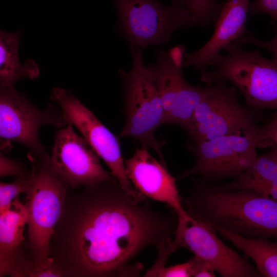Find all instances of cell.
I'll return each instance as SVG.
<instances>
[{
	"mask_svg": "<svg viewBox=\"0 0 277 277\" xmlns=\"http://www.w3.org/2000/svg\"><path fill=\"white\" fill-rule=\"evenodd\" d=\"M27 218V208L18 196L13 200L7 210L0 213L1 277L13 276L21 263L30 258L23 233Z\"/></svg>",
	"mask_w": 277,
	"mask_h": 277,
	"instance_id": "2e32d148",
	"label": "cell"
},
{
	"mask_svg": "<svg viewBox=\"0 0 277 277\" xmlns=\"http://www.w3.org/2000/svg\"><path fill=\"white\" fill-rule=\"evenodd\" d=\"M193 276L192 263L187 262L168 267H165L155 273L153 277H191Z\"/></svg>",
	"mask_w": 277,
	"mask_h": 277,
	"instance_id": "d4e9b609",
	"label": "cell"
},
{
	"mask_svg": "<svg viewBox=\"0 0 277 277\" xmlns=\"http://www.w3.org/2000/svg\"><path fill=\"white\" fill-rule=\"evenodd\" d=\"M69 122L58 130L50 156L55 172L69 188H76L115 178L102 167L98 155Z\"/></svg>",
	"mask_w": 277,
	"mask_h": 277,
	"instance_id": "4fadbf2b",
	"label": "cell"
},
{
	"mask_svg": "<svg viewBox=\"0 0 277 277\" xmlns=\"http://www.w3.org/2000/svg\"><path fill=\"white\" fill-rule=\"evenodd\" d=\"M249 13L268 14L277 23V0H255L250 3Z\"/></svg>",
	"mask_w": 277,
	"mask_h": 277,
	"instance_id": "4316f807",
	"label": "cell"
},
{
	"mask_svg": "<svg viewBox=\"0 0 277 277\" xmlns=\"http://www.w3.org/2000/svg\"><path fill=\"white\" fill-rule=\"evenodd\" d=\"M31 183V173L17 177L12 183H0V213L7 210L20 193L26 194Z\"/></svg>",
	"mask_w": 277,
	"mask_h": 277,
	"instance_id": "44dd1931",
	"label": "cell"
},
{
	"mask_svg": "<svg viewBox=\"0 0 277 277\" xmlns=\"http://www.w3.org/2000/svg\"><path fill=\"white\" fill-rule=\"evenodd\" d=\"M119 26L132 47L164 43L176 30L195 24L188 8L177 2L168 6L157 0H114Z\"/></svg>",
	"mask_w": 277,
	"mask_h": 277,
	"instance_id": "52a82bcc",
	"label": "cell"
},
{
	"mask_svg": "<svg viewBox=\"0 0 277 277\" xmlns=\"http://www.w3.org/2000/svg\"><path fill=\"white\" fill-rule=\"evenodd\" d=\"M21 32L1 31L0 33V86L1 89L13 86L24 78L34 79L39 75L38 67L32 60L22 65L18 54Z\"/></svg>",
	"mask_w": 277,
	"mask_h": 277,
	"instance_id": "e0dca14e",
	"label": "cell"
},
{
	"mask_svg": "<svg viewBox=\"0 0 277 277\" xmlns=\"http://www.w3.org/2000/svg\"><path fill=\"white\" fill-rule=\"evenodd\" d=\"M191 216L248 238L277 239V201L246 190L208 187L196 181L184 199Z\"/></svg>",
	"mask_w": 277,
	"mask_h": 277,
	"instance_id": "7a4b0ae2",
	"label": "cell"
},
{
	"mask_svg": "<svg viewBox=\"0 0 277 277\" xmlns=\"http://www.w3.org/2000/svg\"><path fill=\"white\" fill-rule=\"evenodd\" d=\"M190 259L192 263L193 277L215 276V271L210 263L196 256Z\"/></svg>",
	"mask_w": 277,
	"mask_h": 277,
	"instance_id": "83f0119b",
	"label": "cell"
},
{
	"mask_svg": "<svg viewBox=\"0 0 277 277\" xmlns=\"http://www.w3.org/2000/svg\"><path fill=\"white\" fill-rule=\"evenodd\" d=\"M254 262L261 276L277 277V243L268 238H248L210 225Z\"/></svg>",
	"mask_w": 277,
	"mask_h": 277,
	"instance_id": "ac0fdd59",
	"label": "cell"
},
{
	"mask_svg": "<svg viewBox=\"0 0 277 277\" xmlns=\"http://www.w3.org/2000/svg\"><path fill=\"white\" fill-rule=\"evenodd\" d=\"M262 141L260 147H271L277 152V112L270 121L261 127Z\"/></svg>",
	"mask_w": 277,
	"mask_h": 277,
	"instance_id": "484cf974",
	"label": "cell"
},
{
	"mask_svg": "<svg viewBox=\"0 0 277 277\" xmlns=\"http://www.w3.org/2000/svg\"><path fill=\"white\" fill-rule=\"evenodd\" d=\"M50 98L63 111L67 122L88 141L122 187L131 193H138L128 177L118 138L70 92L55 87Z\"/></svg>",
	"mask_w": 277,
	"mask_h": 277,
	"instance_id": "8fae6325",
	"label": "cell"
},
{
	"mask_svg": "<svg viewBox=\"0 0 277 277\" xmlns=\"http://www.w3.org/2000/svg\"><path fill=\"white\" fill-rule=\"evenodd\" d=\"M42 276H64L53 263L44 266L30 258H27L22 262L13 275V277Z\"/></svg>",
	"mask_w": 277,
	"mask_h": 277,
	"instance_id": "7402d4cb",
	"label": "cell"
},
{
	"mask_svg": "<svg viewBox=\"0 0 277 277\" xmlns=\"http://www.w3.org/2000/svg\"><path fill=\"white\" fill-rule=\"evenodd\" d=\"M124 162L128 177L137 191L147 198L166 204L177 219L190 217L183 207L175 178L166 165L154 159L147 149H136L134 154Z\"/></svg>",
	"mask_w": 277,
	"mask_h": 277,
	"instance_id": "5bb4252c",
	"label": "cell"
},
{
	"mask_svg": "<svg viewBox=\"0 0 277 277\" xmlns=\"http://www.w3.org/2000/svg\"><path fill=\"white\" fill-rule=\"evenodd\" d=\"M250 0H226L214 22V31L199 50L185 52L184 66H191L205 74L221 51L230 43L246 35Z\"/></svg>",
	"mask_w": 277,
	"mask_h": 277,
	"instance_id": "9a60e30c",
	"label": "cell"
},
{
	"mask_svg": "<svg viewBox=\"0 0 277 277\" xmlns=\"http://www.w3.org/2000/svg\"><path fill=\"white\" fill-rule=\"evenodd\" d=\"M191 216V215H190ZM173 244L176 249L185 247L204 260L223 277L261 276L247 257L224 244L208 223L190 216L179 219Z\"/></svg>",
	"mask_w": 277,
	"mask_h": 277,
	"instance_id": "7c38bea8",
	"label": "cell"
},
{
	"mask_svg": "<svg viewBox=\"0 0 277 277\" xmlns=\"http://www.w3.org/2000/svg\"><path fill=\"white\" fill-rule=\"evenodd\" d=\"M232 42L201 76L209 83L222 80L243 94L248 107L256 110L277 109V65L257 50H248Z\"/></svg>",
	"mask_w": 277,
	"mask_h": 277,
	"instance_id": "277c9868",
	"label": "cell"
},
{
	"mask_svg": "<svg viewBox=\"0 0 277 277\" xmlns=\"http://www.w3.org/2000/svg\"><path fill=\"white\" fill-rule=\"evenodd\" d=\"M67 120L61 108L54 103L45 109L32 105L13 86L1 89L0 137L1 149H10V142L19 143L30 151L42 153L45 147L38 136L44 125L64 127Z\"/></svg>",
	"mask_w": 277,
	"mask_h": 277,
	"instance_id": "30bf717a",
	"label": "cell"
},
{
	"mask_svg": "<svg viewBox=\"0 0 277 277\" xmlns=\"http://www.w3.org/2000/svg\"><path fill=\"white\" fill-rule=\"evenodd\" d=\"M132 66L129 72H121L125 107V122L120 137H132L142 147L152 148L165 165L161 152L164 142L156 139L154 131L165 124L160 95L146 66L141 48L131 47Z\"/></svg>",
	"mask_w": 277,
	"mask_h": 277,
	"instance_id": "5b68a950",
	"label": "cell"
},
{
	"mask_svg": "<svg viewBox=\"0 0 277 277\" xmlns=\"http://www.w3.org/2000/svg\"><path fill=\"white\" fill-rule=\"evenodd\" d=\"M277 185V152L271 148L258 156L253 164L234 181L217 187L225 190H246L260 185Z\"/></svg>",
	"mask_w": 277,
	"mask_h": 277,
	"instance_id": "d6986e66",
	"label": "cell"
},
{
	"mask_svg": "<svg viewBox=\"0 0 277 277\" xmlns=\"http://www.w3.org/2000/svg\"><path fill=\"white\" fill-rule=\"evenodd\" d=\"M223 4L216 0H187V7L195 24L205 26L215 22Z\"/></svg>",
	"mask_w": 277,
	"mask_h": 277,
	"instance_id": "ffe728a7",
	"label": "cell"
},
{
	"mask_svg": "<svg viewBox=\"0 0 277 277\" xmlns=\"http://www.w3.org/2000/svg\"><path fill=\"white\" fill-rule=\"evenodd\" d=\"M257 110L243 106L234 86L222 80L207 83L186 131L194 142L240 134L258 126Z\"/></svg>",
	"mask_w": 277,
	"mask_h": 277,
	"instance_id": "8992f818",
	"label": "cell"
},
{
	"mask_svg": "<svg viewBox=\"0 0 277 277\" xmlns=\"http://www.w3.org/2000/svg\"><path fill=\"white\" fill-rule=\"evenodd\" d=\"M262 141L261 127L240 134L222 135L194 142L189 146L196 161L192 167L178 179L195 174L203 181H219L240 176L258 156L256 149Z\"/></svg>",
	"mask_w": 277,
	"mask_h": 277,
	"instance_id": "ba28073f",
	"label": "cell"
},
{
	"mask_svg": "<svg viewBox=\"0 0 277 277\" xmlns=\"http://www.w3.org/2000/svg\"><path fill=\"white\" fill-rule=\"evenodd\" d=\"M185 52L181 45L167 51L159 50L155 63L146 68L160 95L165 124L177 125L187 131L206 86H195L185 80L183 69Z\"/></svg>",
	"mask_w": 277,
	"mask_h": 277,
	"instance_id": "9c48e42d",
	"label": "cell"
},
{
	"mask_svg": "<svg viewBox=\"0 0 277 277\" xmlns=\"http://www.w3.org/2000/svg\"><path fill=\"white\" fill-rule=\"evenodd\" d=\"M27 157L31 165V183L25 194L28 212L25 245L31 259L47 266L53 263L49 258L50 241L69 187L53 170L46 151H30Z\"/></svg>",
	"mask_w": 277,
	"mask_h": 277,
	"instance_id": "3957f363",
	"label": "cell"
},
{
	"mask_svg": "<svg viewBox=\"0 0 277 277\" xmlns=\"http://www.w3.org/2000/svg\"><path fill=\"white\" fill-rule=\"evenodd\" d=\"M172 221L141 193L113 178L68 188L49 244V258L68 277H137L143 250L171 239Z\"/></svg>",
	"mask_w": 277,
	"mask_h": 277,
	"instance_id": "6da1fadb",
	"label": "cell"
},
{
	"mask_svg": "<svg viewBox=\"0 0 277 277\" xmlns=\"http://www.w3.org/2000/svg\"><path fill=\"white\" fill-rule=\"evenodd\" d=\"M234 42L244 46L251 45L266 50L272 54V61L277 65V35L269 41H262L253 36H244Z\"/></svg>",
	"mask_w": 277,
	"mask_h": 277,
	"instance_id": "cb8c5ba5",
	"label": "cell"
},
{
	"mask_svg": "<svg viewBox=\"0 0 277 277\" xmlns=\"http://www.w3.org/2000/svg\"><path fill=\"white\" fill-rule=\"evenodd\" d=\"M28 172L23 164L17 160L9 158L2 152L0 154L1 177L15 176L17 177L28 174Z\"/></svg>",
	"mask_w": 277,
	"mask_h": 277,
	"instance_id": "603a6c76",
	"label": "cell"
},
{
	"mask_svg": "<svg viewBox=\"0 0 277 277\" xmlns=\"http://www.w3.org/2000/svg\"><path fill=\"white\" fill-rule=\"evenodd\" d=\"M174 2L184 5L187 7V0H173Z\"/></svg>",
	"mask_w": 277,
	"mask_h": 277,
	"instance_id": "f1b7e54d",
	"label": "cell"
}]
</instances>
